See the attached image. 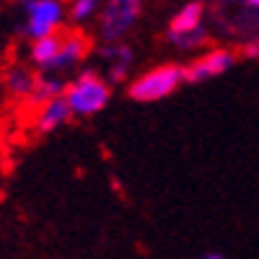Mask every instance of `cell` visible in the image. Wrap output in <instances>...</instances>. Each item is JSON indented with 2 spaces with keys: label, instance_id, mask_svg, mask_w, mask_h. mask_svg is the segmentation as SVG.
Segmentation results:
<instances>
[{
  "label": "cell",
  "instance_id": "obj_1",
  "mask_svg": "<svg viewBox=\"0 0 259 259\" xmlns=\"http://www.w3.org/2000/svg\"><path fill=\"white\" fill-rule=\"evenodd\" d=\"M65 101L73 117H96L112 101V83L99 70H83L70 83H65Z\"/></svg>",
  "mask_w": 259,
  "mask_h": 259
},
{
  "label": "cell",
  "instance_id": "obj_2",
  "mask_svg": "<svg viewBox=\"0 0 259 259\" xmlns=\"http://www.w3.org/2000/svg\"><path fill=\"white\" fill-rule=\"evenodd\" d=\"M184 85V65L166 62L158 68H150L148 73H140L127 85V96L138 104H156L177 94Z\"/></svg>",
  "mask_w": 259,
  "mask_h": 259
},
{
  "label": "cell",
  "instance_id": "obj_3",
  "mask_svg": "<svg viewBox=\"0 0 259 259\" xmlns=\"http://www.w3.org/2000/svg\"><path fill=\"white\" fill-rule=\"evenodd\" d=\"M143 16V0H104L99 13V36L104 45L122 41Z\"/></svg>",
  "mask_w": 259,
  "mask_h": 259
},
{
  "label": "cell",
  "instance_id": "obj_4",
  "mask_svg": "<svg viewBox=\"0 0 259 259\" xmlns=\"http://www.w3.org/2000/svg\"><path fill=\"white\" fill-rule=\"evenodd\" d=\"M24 8V34L34 41L62 29L68 6L62 0H21Z\"/></svg>",
  "mask_w": 259,
  "mask_h": 259
},
{
  "label": "cell",
  "instance_id": "obj_5",
  "mask_svg": "<svg viewBox=\"0 0 259 259\" xmlns=\"http://www.w3.org/2000/svg\"><path fill=\"white\" fill-rule=\"evenodd\" d=\"M236 65V52L226 47H215L194 57L189 65H184V83H205L212 78H221Z\"/></svg>",
  "mask_w": 259,
  "mask_h": 259
},
{
  "label": "cell",
  "instance_id": "obj_6",
  "mask_svg": "<svg viewBox=\"0 0 259 259\" xmlns=\"http://www.w3.org/2000/svg\"><path fill=\"white\" fill-rule=\"evenodd\" d=\"M91 47H94L91 36L85 34L80 26L62 29V45H60V55H57V60H55L52 75H60V73H70V70H75L78 65L91 55Z\"/></svg>",
  "mask_w": 259,
  "mask_h": 259
},
{
  "label": "cell",
  "instance_id": "obj_7",
  "mask_svg": "<svg viewBox=\"0 0 259 259\" xmlns=\"http://www.w3.org/2000/svg\"><path fill=\"white\" fill-rule=\"evenodd\" d=\"M99 60L104 65V73L109 83H122L133 68V47H127L124 41H112V45H104L99 50Z\"/></svg>",
  "mask_w": 259,
  "mask_h": 259
},
{
  "label": "cell",
  "instance_id": "obj_8",
  "mask_svg": "<svg viewBox=\"0 0 259 259\" xmlns=\"http://www.w3.org/2000/svg\"><path fill=\"white\" fill-rule=\"evenodd\" d=\"M202 21H205V6L200 0H192V3H184L168 21V31L166 39L168 41H177L182 36H189L194 31L202 29Z\"/></svg>",
  "mask_w": 259,
  "mask_h": 259
},
{
  "label": "cell",
  "instance_id": "obj_9",
  "mask_svg": "<svg viewBox=\"0 0 259 259\" xmlns=\"http://www.w3.org/2000/svg\"><path fill=\"white\" fill-rule=\"evenodd\" d=\"M73 117L65 96H55L52 101L41 104L34 109V130L39 135H50L55 130H60L62 124H68V119Z\"/></svg>",
  "mask_w": 259,
  "mask_h": 259
},
{
  "label": "cell",
  "instance_id": "obj_10",
  "mask_svg": "<svg viewBox=\"0 0 259 259\" xmlns=\"http://www.w3.org/2000/svg\"><path fill=\"white\" fill-rule=\"evenodd\" d=\"M36 80H39V73L34 65H11V68L3 73V85L6 91L13 96V99H21V101H29L34 89H36Z\"/></svg>",
  "mask_w": 259,
  "mask_h": 259
},
{
  "label": "cell",
  "instance_id": "obj_11",
  "mask_svg": "<svg viewBox=\"0 0 259 259\" xmlns=\"http://www.w3.org/2000/svg\"><path fill=\"white\" fill-rule=\"evenodd\" d=\"M65 94V80H60L57 75H47V73H39V80H36V89L31 94V99L26 101L31 109H36V106L52 101L55 96H62Z\"/></svg>",
  "mask_w": 259,
  "mask_h": 259
},
{
  "label": "cell",
  "instance_id": "obj_12",
  "mask_svg": "<svg viewBox=\"0 0 259 259\" xmlns=\"http://www.w3.org/2000/svg\"><path fill=\"white\" fill-rule=\"evenodd\" d=\"M104 8V0H70L68 3V18L73 24H85L91 18H99Z\"/></svg>",
  "mask_w": 259,
  "mask_h": 259
},
{
  "label": "cell",
  "instance_id": "obj_13",
  "mask_svg": "<svg viewBox=\"0 0 259 259\" xmlns=\"http://www.w3.org/2000/svg\"><path fill=\"white\" fill-rule=\"evenodd\" d=\"M210 41V36H207V31H205V26L200 29V31H194V34H189V36H182V39H177V41H171L177 50H182V52H192V50H200V47H205Z\"/></svg>",
  "mask_w": 259,
  "mask_h": 259
},
{
  "label": "cell",
  "instance_id": "obj_14",
  "mask_svg": "<svg viewBox=\"0 0 259 259\" xmlns=\"http://www.w3.org/2000/svg\"><path fill=\"white\" fill-rule=\"evenodd\" d=\"M241 55H244V57H259V41H256V39L246 41L244 50H241Z\"/></svg>",
  "mask_w": 259,
  "mask_h": 259
},
{
  "label": "cell",
  "instance_id": "obj_15",
  "mask_svg": "<svg viewBox=\"0 0 259 259\" xmlns=\"http://www.w3.org/2000/svg\"><path fill=\"white\" fill-rule=\"evenodd\" d=\"M241 6L249 11H259V0H241Z\"/></svg>",
  "mask_w": 259,
  "mask_h": 259
},
{
  "label": "cell",
  "instance_id": "obj_16",
  "mask_svg": "<svg viewBox=\"0 0 259 259\" xmlns=\"http://www.w3.org/2000/svg\"><path fill=\"white\" fill-rule=\"evenodd\" d=\"M202 259H226V256H223V254H215V251H212V254H205Z\"/></svg>",
  "mask_w": 259,
  "mask_h": 259
}]
</instances>
